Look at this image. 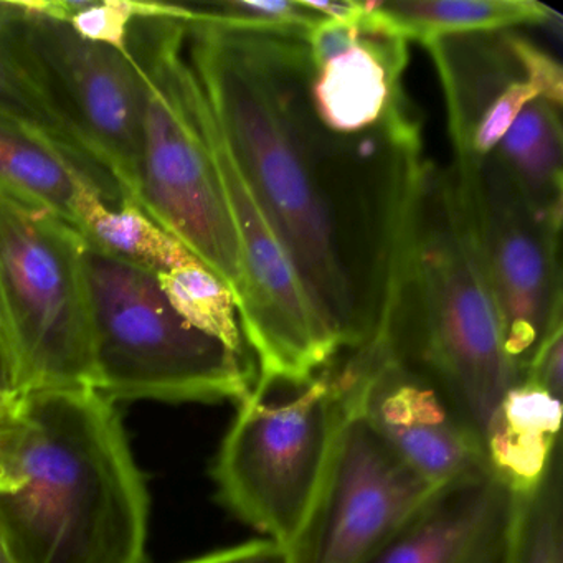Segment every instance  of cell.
Listing matches in <instances>:
<instances>
[{
	"instance_id": "cell-1",
	"label": "cell",
	"mask_w": 563,
	"mask_h": 563,
	"mask_svg": "<svg viewBox=\"0 0 563 563\" xmlns=\"http://www.w3.org/2000/svg\"><path fill=\"white\" fill-rule=\"evenodd\" d=\"M227 150L342 354L377 339L420 176L421 128L344 136L308 93L306 38L189 22Z\"/></svg>"
},
{
	"instance_id": "cell-2",
	"label": "cell",
	"mask_w": 563,
	"mask_h": 563,
	"mask_svg": "<svg viewBox=\"0 0 563 563\" xmlns=\"http://www.w3.org/2000/svg\"><path fill=\"white\" fill-rule=\"evenodd\" d=\"M0 493L15 563H146L150 490L113 401L93 388L22 398Z\"/></svg>"
},
{
	"instance_id": "cell-3",
	"label": "cell",
	"mask_w": 563,
	"mask_h": 563,
	"mask_svg": "<svg viewBox=\"0 0 563 563\" xmlns=\"http://www.w3.org/2000/svg\"><path fill=\"white\" fill-rule=\"evenodd\" d=\"M378 345L433 382L483 441L519 382L453 167L423 161Z\"/></svg>"
},
{
	"instance_id": "cell-4",
	"label": "cell",
	"mask_w": 563,
	"mask_h": 563,
	"mask_svg": "<svg viewBox=\"0 0 563 563\" xmlns=\"http://www.w3.org/2000/svg\"><path fill=\"white\" fill-rule=\"evenodd\" d=\"M192 12L164 5L131 25L128 54L144 78L143 140L134 202L216 272L233 292L240 256L229 203L192 108V68L183 57Z\"/></svg>"
},
{
	"instance_id": "cell-5",
	"label": "cell",
	"mask_w": 563,
	"mask_h": 563,
	"mask_svg": "<svg viewBox=\"0 0 563 563\" xmlns=\"http://www.w3.org/2000/svg\"><path fill=\"white\" fill-rule=\"evenodd\" d=\"M85 269L98 394L113 404H239L255 387V358L187 324L156 275L88 245Z\"/></svg>"
},
{
	"instance_id": "cell-6",
	"label": "cell",
	"mask_w": 563,
	"mask_h": 563,
	"mask_svg": "<svg viewBox=\"0 0 563 563\" xmlns=\"http://www.w3.org/2000/svg\"><path fill=\"white\" fill-rule=\"evenodd\" d=\"M213 461L217 497L266 539L291 547L314 506L347 418L338 358L306 380H263L239 401Z\"/></svg>"
},
{
	"instance_id": "cell-7",
	"label": "cell",
	"mask_w": 563,
	"mask_h": 563,
	"mask_svg": "<svg viewBox=\"0 0 563 563\" xmlns=\"http://www.w3.org/2000/svg\"><path fill=\"white\" fill-rule=\"evenodd\" d=\"M85 250L70 223L0 194V335L21 395L93 388Z\"/></svg>"
},
{
	"instance_id": "cell-8",
	"label": "cell",
	"mask_w": 563,
	"mask_h": 563,
	"mask_svg": "<svg viewBox=\"0 0 563 563\" xmlns=\"http://www.w3.org/2000/svg\"><path fill=\"white\" fill-rule=\"evenodd\" d=\"M19 42L32 77L81 163L134 199L146 88L130 54L93 44L38 2H22Z\"/></svg>"
},
{
	"instance_id": "cell-9",
	"label": "cell",
	"mask_w": 563,
	"mask_h": 563,
	"mask_svg": "<svg viewBox=\"0 0 563 563\" xmlns=\"http://www.w3.org/2000/svg\"><path fill=\"white\" fill-rule=\"evenodd\" d=\"M192 108L235 227L240 256L236 301L258 378H311L341 351L316 316L285 249L236 169L197 78Z\"/></svg>"
},
{
	"instance_id": "cell-10",
	"label": "cell",
	"mask_w": 563,
	"mask_h": 563,
	"mask_svg": "<svg viewBox=\"0 0 563 563\" xmlns=\"http://www.w3.org/2000/svg\"><path fill=\"white\" fill-rule=\"evenodd\" d=\"M499 314L504 352L522 378L563 328L560 232L540 222L497 154L451 164Z\"/></svg>"
},
{
	"instance_id": "cell-11",
	"label": "cell",
	"mask_w": 563,
	"mask_h": 563,
	"mask_svg": "<svg viewBox=\"0 0 563 563\" xmlns=\"http://www.w3.org/2000/svg\"><path fill=\"white\" fill-rule=\"evenodd\" d=\"M437 487L349 410L291 563L371 562Z\"/></svg>"
},
{
	"instance_id": "cell-12",
	"label": "cell",
	"mask_w": 563,
	"mask_h": 563,
	"mask_svg": "<svg viewBox=\"0 0 563 563\" xmlns=\"http://www.w3.org/2000/svg\"><path fill=\"white\" fill-rule=\"evenodd\" d=\"M423 47L443 88L454 163L490 156L532 101L562 107V67L517 29L443 35Z\"/></svg>"
},
{
	"instance_id": "cell-13",
	"label": "cell",
	"mask_w": 563,
	"mask_h": 563,
	"mask_svg": "<svg viewBox=\"0 0 563 563\" xmlns=\"http://www.w3.org/2000/svg\"><path fill=\"white\" fill-rule=\"evenodd\" d=\"M338 365L349 410L418 476L441 486L487 467L479 434L423 374L378 345Z\"/></svg>"
},
{
	"instance_id": "cell-14",
	"label": "cell",
	"mask_w": 563,
	"mask_h": 563,
	"mask_svg": "<svg viewBox=\"0 0 563 563\" xmlns=\"http://www.w3.org/2000/svg\"><path fill=\"white\" fill-rule=\"evenodd\" d=\"M306 45L309 100L329 130L361 137L421 128L404 90L408 42L375 29L368 2L358 24L324 19Z\"/></svg>"
},
{
	"instance_id": "cell-15",
	"label": "cell",
	"mask_w": 563,
	"mask_h": 563,
	"mask_svg": "<svg viewBox=\"0 0 563 563\" xmlns=\"http://www.w3.org/2000/svg\"><path fill=\"white\" fill-rule=\"evenodd\" d=\"M516 494L489 467L438 486L368 563H509Z\"/></svg>"
},
{
	"instance_id": "cell-16",
	"label": "cell",
	"mask_w": 563,
	"mask_h": 563,
	"mask_svg": "<svg viewBox=\"0 0 563 563\" xmlns=\"http://www.w3.org/2000/svg\"><path fill=\"white\" fill-rule=\"evenodd\" d=\"M93 192L107 189L74 154L44 131L0 114V194L75 227Z\"/></svg>"
},
{
	"instance_id": "cell-17",
	"label": "cell",
	"mask_w": 563,
	"mask_h": 563,
	"mask_svg": "<svg viewBox=\"0 0 563 563\" xmlns=\"http://www.w3.org/2000/svg\"><path fill=\"white\" fill-rule=\"evenodd\" d=\"M562 398L533 382H516L500 398L483 433L490 473L514 494L533 489L562 450Z\"/></svg>"
},
{
	"instance_id": "cell-18",
	"label": "cell",
	"mask_w": 563,
	"mask_h": 563,
	"mask_svg": "<svg viewBox=\"0 0 563 563\" xmlns=\"http://www.w3.org/2000/svg\"><path fill=\"white\" fill-rule=\"evenodd\" d=\"M562 107L532 101L516 118L494 154L503 161L540 222L562 230Z\"/></svg>"
},
{
	"instance_id": "cell-19",
	"label": "cell",
	"mask_w": 563,
	"mask_h": 563,
	"mask_svg": "<svg viewBox=\"0 0 563 563\" xmlns=\"http://www.w3.org/2000/svg\"><path fill=\"white\" fill-rule=\"evenodd\" d=\"M372 11L382 31L421 45L443 35L562 24L556 12L530 0H380Z\"/></svg>"
},
{
	"instance_id": "cell-20",
	"label": "cell",
	"mask_w": 563,
	"mask_h": 563,
	"mask_svg": "<svg viewBox=\"0 0 563 563\" xmlns=\"http://www.w3.org/2000/svg\"><path fill=\"white\" fill-rule=\"evenodd\" d=\"M75 229L91 249L153 275L197 258L131 199L114 202L107 194H90L78 210Z\"/></svg>"
},
{
	"instance_id": "cell-21",
	"label": "cell",
	"mask_w": 563,
	"mask_h": 563,
	"mask_svg": "<svg viewBox=\"0 0 563 563\" xmlns=\"http://www.w3.org/2000/svg\"><path fill=\"white\" fill-rule=\"evenodd\" d=\"M157 285L174 311L197 331L243 355L250 351L233 289L199 258L156 275Z\"/></svg>"
},
{
	"instance_id": "cell-22",
	"label": "cell",
	"mask_w": 563,
	"mask_h": 563,
	"mask_svg": "<svg viewBox=\"0 0 563 563\" xmlns=\"http://www.w3.org/2000/svg\"><path fill=\"white\" fill-rule=\"evenodd\" d=\"M21 11L22 2L0 0V114L44 131L77 157L22 54L18 32Z\"/></svg>"
},
{
	"instance_id": "cell-23",
	"label": "cell",
	"mask_w": 563,
	"mask_h": 563,
	"mask_svg": "<svg viewBox=\"0 0 563 563\" xmlns=\"http://www.w3.org/2000/svg\"><path fill=\"white\" fill-rule=\"evenodd\" d=\"M509 563H563L562 450L533 489L516 494Z\"/></svg>"
},
{
	"instance_id": "cell-24",
	"label": "cell",
	"mask_w": 563,
	"mask_h": 563,
	"mask_svg": "<svg viewBox=\"0 0 563 563\" xmlns=\"http://www.w3.org/2000/svg\"><path fill=\"white\" fill-rule=\"evenodd\" d=\"M187 8L192 12V19L216 22L236 31L285 37L306 38L324 21L306 0H223Z\"/></svg>"
},
{
	"instance_id": "cell-25",
	"label": "cell",
	"mask_w": 563,
	"mask_h": 563,
	"mask_svg": "<svg viewBox=\"0 0 563 563\" xmlns=\"http://www.w3.org/2000/svg\"><path fill=\"white\" fill-rule=\"evenodd\" d=\"M42 9L64 19L78 37L128 54L131 25L143 15L156 14L166 4L131 0L93 2H38Z\"/></svg>"
},
{
	"instance_id": "cell-26",
	"label": "cell",
	"mask_w": 563,
	"mask_h": 563,
	"mask_svg": "<svg viewBox=\"0 0 563 563\" xmlns=\"http://www.w3.org/2000/svg\"><path fill=\"white\" fill-rule=\"evenodd\" d=\"M22 398L15 388L12 375L0 367V493L12 490L9 476V451L21 423Z\"/></svg>"
},
{
	"instance_id": "cell-27",
	"label": "cell",
	"mask_w": 563,
	"mask_h": 563,
	"mask_svg": "<svg viewBox=\"0 0 563 563\" xmlns=\"http://www.w3.org/2000/svg\"><path fill=\"white\" fill-rule=\"evenodd\" d=\"M183 563H291V552L289 547L263 537L225 547Z\"/></svg>"
},
{
	"instance_id": "cell-28",
	"label": "cell",
	"mask_w": 563,
	"mask_h": 563,
	"mask_svg": "<svg viewBox=\"0 0 563 563\" xmlns=\"http://www.w3.org/2000/svg\"><path fill=\"white\" fill-rule=\"evenodd\" d=\"M526 380L545 388L562 398L563 388V328L556 329L537 352L533 361L522 375ZM520 378V380H522Z\"/></svg>"
},
{
	"instance_id": "cell-29",
	"label": "cell",
	"mask_w": 563,
	"mask_h": 563,
	"mask_svg": "<svg viewBox=\"0 0 563 563\" xmlns=\"http://www.w3.org/2000/svg\"><path fill=\"white\" fill-rule=\"evenodd\" d=\"M0 563H15L12 559L11 552H9L8 545H5L4 537L0 533Z\"/></svg>"
},
{
	"instance_id": "cell-30",
	"label": "cell",
	"mask_w": 563,
	"mask_h": 563,
	"mask_svg": "<svg viewBox=\"0 0 563 563\" xmlns=\"http://www.w3.org/2000/svg\"><path fill=\"white\" fill-rule=\"evenodd\" d=\"M0 367L5 368V371H8L9 374L12 375L11 364H9L8 352H5L4 341H2V335H0ZM12 380H14V378H12Z\"/></svg>"
}]
</instances>
